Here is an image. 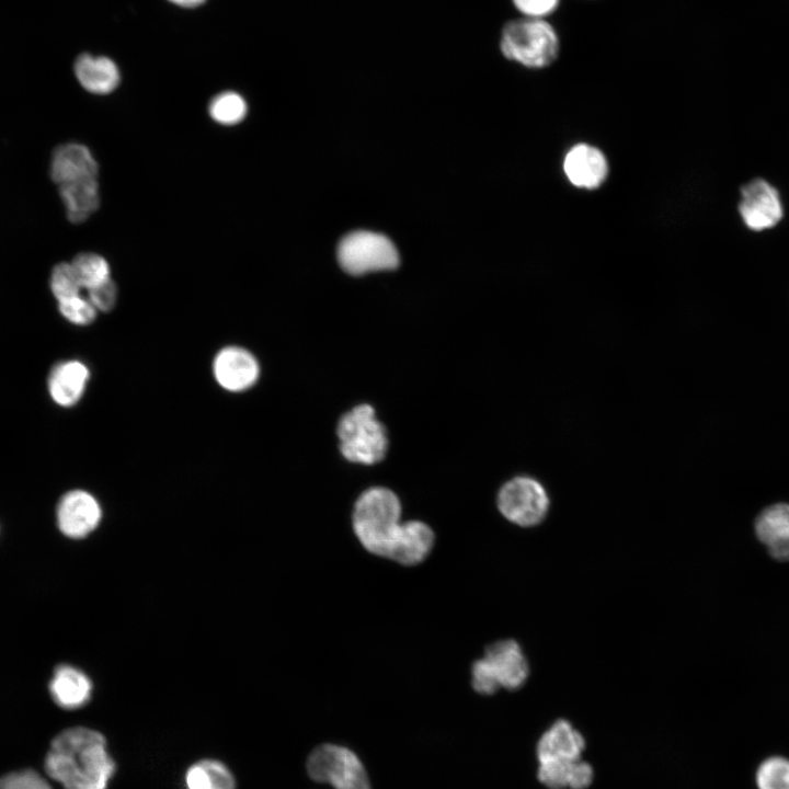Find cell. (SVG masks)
Masks as SVG:
<instances>
[{"mask_svg": "<svg viewBox=\"0 0 789 789\" xmlns=\"http://www.w3.org/2000/svg\"><path fill=\"white\" fill-rule=\"evenodd\" d=\"M755 781L758 789H789V759L770 756L757 767Z\"/></svg>", "mask_w": 789, "mask_h": 789, "instance_id": "obj_24", "label": "cell"}, {"mask_svg": "<svg viewBox=\"0 0 789 789\" xmlns=\"http://www.w3.org/2000/svg\"><path fill=\"white\" fill-rule=\"evenodd\" d=\"M338 260L345 272L362 275L373 271L396 268L399 264V254L395 244L384 235L354 231L341 240Z\"/></svg>", "mask_w": 789, "mask_h": 789, "instance_id": "obj_8", "label": "cell"}, {"mask_svg": "<svg viewBox=\"0 0 789 789\" xmlns=\"http://www.w3.org/2000/svg\"><path fill=\"white\" fill-rule=\"evenodd\" d=\"M401 504L386 488H371L357 499L352 517L359 544L370 553L388 558L400 526Z\"/></svg>", "mask_w": 789, "mask_h": 789, "instance_id": "obj_2", "label": "cell"}, {"mask_svg": "<svg viewBox=\"0 0 789 789\" xmlns=\"http://www.w3.org/2000/svg\"><path fill=\"white\" fill-rule=\"evenodd\" d=\"M75 73L80 84L95 94H107L119 82L118 68L106 57L81 55L75 64Z\"/></svg>", "mask_w": 789, "mask_h": 789, "instance_id": "obj_19", "label": "cell"}, {"mask_svg": "<svg viewBox=\"0 0 789 789\" xmlns=\"http://www.w3.org/2000/svg\"><path fill=\"white\" fill-rule=\"evenodd\" d=\"M58 310L68 322L77 325L92 323L98 311L89 299L80 295L58 301Z\"/></svg>", "mask_w": 789, "mask_h": 789, "instance_id": "obj_26", "label": "cell"}, {"mask_svg": "<svg viewBox=\"0 0 789 789\" xmlns=\"http://www.w3.org/2000/svg\"><path fill=\"white\" fill-rule=\"evenodd\" d=\"M594 778L592 766L580 759L572 762L570 766L568 787L571 789H587Z\"/></svg>", "mask_w": 789, "mask_h": 789, "instance_id": "obj_31", "label": "cell"}, {"mask_svg": "<svg viewBox=\"0 0 789 789\" xmlns=\"http://www.w3.org/2000/svg\"><path fill=\"white\" fill-rule=\"evenodd\" d=\"M213 371L220 387L231 392H241L255 384L260 367L254 355L245 348L227 346L215 356Z\"/></svg>", "mask_w": 789, "mask_h": 789, "instance_id": "obj_11", "label": "cell"}, {"mask_svg": "<svg viewBox=\"0 0 789 789\" xmlns=\"http://www.w3.org/2000/svg\"><path fill=\"white\" fill-rule=\"evenodd\" d=\"M170 1L178 5H181V7L192 8V7L202 4L205 0H170Z\"/></svg>", "mask_w": 789, "mask_h": 789, "instance_id": "obj_32", "label": "cell"}, {"mask_svg": "<svg viewBox=\"0 0 789 789\" xmlns=\"http://www.w3.org/2000/svg\"><path fill=\"white\" fill-rule=\"evenodd\" d=\"M49 693L59 707L73 710L89 701L92 683L79 668L62 664L54 671L49 682Z\"/></svg>", "mask_w": 789, "mask_h": 789, "instance_id": "obj_18", "label": "cell"}, {"mask_svg": "<svg viewBox=\"0 0 789 789\" xmlns=\"http://www.w3.org/2000/svg\"><path fill=\"white\" fill-rule=\"evenodd\" d=\"M50 290L57 301L80 295L81 285L71 263L57 264L50 274Z\"/></svg>", "mask_w": 789, "mask_h": 789, "instance_id": "obj_25", "label": "cell"}, {"mask_svg": "<svg viewBox=\"0 0 789 789\" xmlns=\"http://www.w3.org/2000/svg\"><path fill=\"white\" fill-rule=\"evenodd\" d=\"M343 456L353 462L375 464L387 449L385 427L376 420L374 409L361 404L345 413L338 425Z\"/></svg>", "mask_w": 789, "mask_h": 789, "instance_id": "obj_5", "label": "cell"}, {"mask_svg": "<svg viewBox=\"0 0 789 789\" xmlns=\"http://www.w3.org/2000/svg\"><path fill=\"white\" fill-rule=\"evenodd\" d=\"M187 789H235V777L229 768L215 759H203L193 764L186 771Z\"/></svg>", "mask_w": 789, "mask_h": 789, "instance_id": "obj_21", "label": "cell"}, {"mask_svg": "<svg viewBox=\"0 0 789 789\" xmlns=\"http://www.w3.org/2000/svg\"><path fill=\"white\" fill-rule=\"evenodd\" d=\"M736 211L743 227L762 233L778 227L786 216L782 194L764 176H754L739 188Z\"/></svg>", "mask_w": 789, "mask_h": 789, "instance_id": "obj_6", "label": "cell"}, {"mask_svg": "<svg viewBox=\"0 0 789 789\" xmlns=\"http://www.w3.org/2000/svg\"><path fill=\"white\" fill-rule=\"evenodd\" d=\"M96 161L85 146L70 142L54 151L50 176L58 185L84 178H96Z\"/></svg>", "mask_w": 789, "mask_h": 789, "instance_id": "obj_17", "label": "cell"}, {"mask_svg": "<svg viewBox=\"0 0 789 789\" xmlns=\"http://www.w3.org/2000/svg\"><path fill=\"white\" fill-rule=\"evenodd\" d=\"M529 675L527 659L513 639L490 644L482 659L474 661L471 667L472 687L482 695H492L499 688L516 690Z\"/></svg>", "mask_w": 789, "mask_h": 789, "instance_id": "obj_4", "label": "cell"}, {"mask_svg": "<svg viewBox=\"0 0 789 789\" xmlns=\"http://www.w3.org/2000/svg\"><path fill=\"white\" fill-rule=\"evenodd\" d=\"M90 377L89 368L80 361L56 364L47 379L52 400L64 408L75 405L82 397Z\"/></svg>", "mask_w": 789, "mask_h": 789, "instance_id": "obj_15", "label": "cell"}, {"mask_svg": "<svg viewBox=\"0 0 789 789\" xmlns=\"http://www.w3.org/2000/svg\"><path fill=\"white\" fill-rule=\"evenodd\" d=\"M515 8L525 16L542 19L551 14L560 0H512Z\"/></svg>", "mask_w": 789, "mask_h": 789, "instance_id": "obj_30", "label": "cell"}, {"mask_svg": "<svg viewBox=\"0 0 789 789\" xmlns=\"http://www.w3.org/2000/svg\"><path fill=\"white\" fill-rule=\"evenodd\" d=\"M102 516L98 500L88 491L71 490L65 493L56 510L57 525L60 531L73 539L91 534Z\"/></svg>", "mask_w": 789, "mask_h": 789, "instance_id": "obj_10", "label": "cell"}, {"mask_svg": "<svg viewBox=\"0 0 789 789\" xmlns=\"http://www.w3.org/2000/svg\"><path fill=\"white\" fill-rule=\"evenodd\" d=\"M584 748L583 735L568 720L559 719L540 736L536 753L539 762H573L581 758Z\"/></svg>", "mask_w": 789, "mask_h": 789, "instance_id": "obj_14", "label": "cell"}, {"mask_svg": "<svg viewBox=\"0 0 789 789\" xmlns=\"http://www.w3.org/2000/svg\"><path fill=\"white\" fill-rule=\"evenodd\" d=\"M82 288L88 290L110 279L106 260L95 253H80L71 262Z\"/></svg>", "mask_w": 789, "mask_h": 789, "instance_id": "obj_22", "label": "cell"}, {"mask_svg": "<svg viewBox=\"0 0 789 789\" xmlns=\"http://www.w3.org/2000/svg\"><path fill=\"white\" fill-rule=\"evenodd\" d=\"M209 114L219 124L235 125L245 117L247 104L238 93L224 92L211 100Z\"/></svg>", "mask_w": 789, "mask_h": 789, "instance_id": "obj_23", "label": "cell"}, {"mask_svg": "<svg viewBox=\"0 0 789 789\" xmlns=\"http://www.w3.org/2000/svg\"><path fill=\"white\" fill-rule=\"evenodd\" d=\"M434 540V533L425 523L421 521L401 523L388 559L405 567L416 565L430 554Z\"/></svg>", "mask_w": 789, "mask_h": 789, "instance_id": "obj_13", "label": "cell"}, {"mask_svg": "<svg viewBox=\"0 0 789 789\" xmlns=\"http://www.w3.org/2000/svg\"><path fill=\"white\" fill-rule=\"evenodd\" d=\"M571 764L572 762L564 761L539 762L537 773L539 781L550 789L568 787Z\"/></svg>", "mask_w": 789, "mask_h": 789, "instance_id": "obj_27", "label": "cell"}, {"mask_svg": "<svg viewBox=\"0 0 789 789\" xmlns=\"http://www.w3.org/2000/svg\"><path fill=\"white\" fill-rule=\"evenodd\" d=\"M496 503L500 513L521 527L539 525L550 505L544 485L526 476L515 477L504 483L498 493Z\"/></svg>", "mask_w": 789, "mask_h": 789, "instance_id": "obj_9", "label": "cell"}, {"mask_svg": "<svg viewBox=\"0 0 789 789\" xmlns=\"http://www.w3.org/2000/svg\"><path fill=\"white\" fill-rule=\"evenodd\" d=\"M45 769L65 789H106L115 763L101 733L76 727L64 730L53 740Z\"/></svg>", "mask_w": 789, "mask_h": 789, "instance_id": "obj_1", "label": "cell"}, {"mask_svg": "<svg viewBox=\"0 0 789 789\" xmlns=\"http://www.w3.org/2000/svg\"><path fill=\"white\" fill-rule=\"evenodd\" d=\"M89 300L96 310L110 311L113 309L117 298V288L111 278L88 290Z\"/></svg>", "mask_w": 789, "mask_h": 789, "instance_id": "obj_29", "label": "cell"}, {"mask_svg": "<svg viewBox=\"0 0 789 789\" xmlns=\"http://www.w3.org/2000/svg\"><path fill=\"white\" fill-rule=\"evenodd\" d=\"M755 531L773 558L789 561V504L764 508L756 517Z\"/></svg>", "mask_w": 789, "mask_h": 789, "instance_id": "obj_16", "label": "cell"}, {"mask_svg": "<svg viewBox=\"0 0 789 789\" xmlns=\"http://www.w3.org/2000/svg\"><path fill=\"white\" fill-rule=\"evenodd\" d=\"M500 47L507 59L539 69L556 60L560 44L550 23L544 19L524 16L504 26Z\"/></svg>", "mask_w": 789, "mask_h": 789, "instance_id": "obj_3", "label": "cell"}, {"mask_svg": "<svg viewBox=\"0 0 789 789\" xmlns=\"http://www.w3.org/2000/svg\"><path fill=\"white\" fill-rule=\"evenodd\" d=\"M309 777L334 789H370L365 767L347 747L322 744L307 759Z\"/></svg>", "mask_w": 789, "mask_h": 789, "instance_id": "obj_7", "label": "cell"}, {"mask_svg": "<svg viewBox=\"0 0 789 789\" xmlns=\"http://www.w3.org/2000/svg\"><path fill=\"white\" fill-rule=\"evenodd\" d=\"M0 789H52L34 770H22L0 778Z\"/></svg>", "mask_w": 789, "mask_h": 789, "instance_id": "obj_28", "label": "cell"}, {"mask_svg": "<svg viewBox=\"0 0 789 789\" xmlns=\"http://www.w3.org/2000/svg\"><path fill=\"white\" fill-rule=\"evenodd\" d=\"M563 171L576 187L594 190L601 186L608 174L604 153L587 144H578L564 157Z\"/></svg>", "mask_w": 789, "mask_h": 789, "instance_id": "obj_12", "label": "cell"}, {"mask_svg": "<svg viewBox=\"0 0 789 789\" xmlns=\"http://www.w3.org/2000/svg\"><path fill=\"white\" fill-rule=\"evenodd\" d=\"M58 186L71 222L80 224L98 209L100 198L96 178H84Z\"/></svg>", "mask_w": 789, "mask_h": 789, "instance_id": "obj_20", "label": "cell"}]
</instances>
